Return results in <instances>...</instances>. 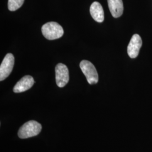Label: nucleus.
<instances>
[{
    "label": "nucleus",
    "mask_w": 152,
    "mask_h": 152,
    "mask_svg": "<svg viewBox=\"0 0 152 152\" xmlns=\"http://www.w3.org/2000/svg\"><path fill=\"white\" fill-rule=\"evenodd\" d=\"M42 33L46 39L53 40L61 37L64 34V31L62 27L58 23L51 22L43 25Z\"/></svg>",
    "instance_id": "f257e3e1"
},
{
    "label": "nucleus",
    "mask_w": 152,
    "mask_h": 152,
    "mask_svg": "<svg viewBox=\"0 0 152 152\" xmlns=\"http://www.w3.org/2000/svg\"><path fill=\"white\" fill-rule=\"evenodd\" d=\"M42 126L35 121H29L22 126L18 131V136L21 139H27L36 136L39 134Z\"/></svg>",
    "instance_id": "f03ea898"
},
{
    "label": "nucleus",
    "mask_w": 152,
    "mask_h": 152,
    "mask_svg": "<svg viewBox=\"0 0 152 152\" xmlns=\"http://www.w3.org/2000/svg\"><path fill=\"white\" fill-rule=\"evenodd\" d=\"M80 66L83 73L86 76L89 84L93 85L98 83L99 80L98 72L95 66L90 61L82 60L80 63Z\"/></svg>",
    "instance_id": "7ed1b4c3"
},
{
    "label": "nucleus",
    "mask_w": 152,
    "mask_h": 152,
    "mask_svg": "<svg viewBox=\"0 0 152 152\" xmlns=\"http://www.w3.org/2000/svg\"><path fill=\"white\" fill-rule=\"evenodd\" d=\"M55 78L58 86L63 87L68 83L69 80V71L66 65L59 63L55 67Z\"/></svg>",
    "instance_id": "20e7f679"
},
{
    "label": "nucleus",
    "mask_w": 152,
    "mask_h": 152,
    "mask_svg": "<svg viewBox=\"0 0 152 152\" xmlns=\"http://www.w3.org/2000/svg\"><path fill=\"white\" fill-rule=\"evenodd\" d=\"M14 55L9 53L6 55L0 66V81H2L10 75L14 65Z\"/></svg>",
    "instance_id": "39448f33"
},
{
    "label": "nucleus",
    "mask_w": 152,
    "mask_h": 152,
    "mask_svg": "<svg viewBox=\"0 0 152 152\" xmlns=\"http://www.w3.org/2000/svg\"><path fill=\"white\" fill-rule=\"evenodd\" d=\"M142 46V40L140 36L135 34L132 36L127 47V54L131 58H135L139 53Z\"/></svg>",
    "instance_id": "423d86ee"
},
{
    "label": "nucleus",
    "mask_w": 152,
    "mask_h": 152,
    "mask_svg": "<svg viewBox=\"0 0 152 152\" xmlns=\"http://www.w3.org/2000/svg\"><path fill=\"white\" fill-rule=\"evenodd\" d=\"M34 83V81L32 76H24L16 83L13 91L15 93L24 92L32 87Z\"/></svg>",
    "instance_id": "0eeeda50"
},
{
    "label": "nucleus",
    "mask_w": 152,
    "mask_h": 152,
    "mask_svg": "<svg viewBox=\"0 0 152 152\" xmlns=\"http://www.w3.org/2000/svg\"><path fill=\"white\" fill-rule=\"evenodd\" d=\"M109 9L111 14L115 18L121 16L124 12L122 0H107Z\"/></svg>",
    "instance_id": "6e6552de"
},
{
    "label": "nucleus",
    "mask_w": 152,
    "mask_h": 152,
    "mask_svg": "<svg viewBox=\"0 0 152 152\" xmlns=\"http://www.w3.org/2000/svg\"><path fill=\"white\" fill-rule=\"evenodd\" d=\"M90 12L92 18L98 23H102L104 19L103 9L98 2H93L90 8Z\"/></svg>",
    "instance_id": "1a4fd4ad"
},
{
    "label": "nucleus",
    "mask_w": 152,
    "mask_h": 152,
    "mask_svg": "<svg viewBox=\"0 0 152 152\" xmlns=\"http://www.w3.org/2000/svg\"><path fill=\"white\" fill-rule=\"evenodd\" d=\"M24 0H8V9L10 11H16L23 4Z\"/></svg>",
    "instance_id": "9d476101"
}]
</instances>
